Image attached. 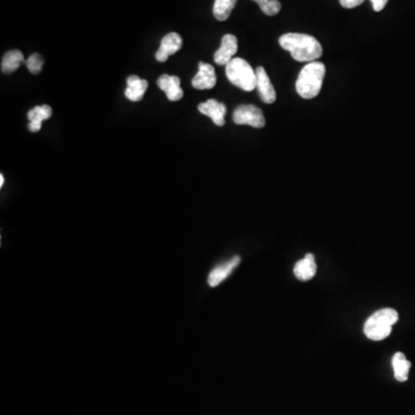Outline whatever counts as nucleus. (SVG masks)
I'll list each match as a JSON object with an SVG mask.
<instances>
[{"instance_id": "obj_21", "label": "nucleus", "mask_w": 415, "mask_h": 415, "mask_svg": "<svg viewBox=\"0 0 415 415\" xmlns=\"http://www.w3.org/2000/svg\"><path fill=\"white\" fill-rule=\"evenodd\" d=\"M365 0H339L341 6L344 8H356L363 4Z\"/></svg>"}, {"instance_id": "obj_3", "label": "nucleus", "mask_w": 415, "mask_h": 415, "mask_svg": "<svg viewBox=\"0 0 415 415\" xmlns=\"http://www.w3.org/2000/svg\"><path fill=\"white\" fill-rule=\"evenodd\" d=\"M397 310L392 308L377 310L366 321L363 331L372 341H383L390 336L392 327L397 323Z\"/></svg>"}, {"instance_id": "obj_18", "label": "nucleus", "mask_w": 415, "mask_h": 415, "mask_svg": "<svg viewBox=\"0 0 415 415\" xmlns=\"http://www.w3.org/2000/svg\"><path fill=\"white\" fill-rule=\"evenodd\" d=\"M238 0H215L214 4V17L219 21H226L232 13L233 8L236 6Z\"/></svg>"}, {"instance_id": "obj_10", "label": "nucleus", "mask_w": 415, "mask_h": 415, "mask_svg": "<svg viewBox=\"0 0 415 415\" xmlns=\"http://www.w3.org/2000/svg\"><path fill=\"white\" fill-rule=\"evenodd\" d=\"M255 72H256V88L260 99L267 104H272L276 102V99H277L276 90H274V85L271 83L265 70L263 67L260 66L257 67Z\"/></svg>"}, {"instance_id": "obj_11", "label": "nucleus", "mask_w": 415, "mask_h": 415, "mask_svg": "<svg viewBox=\"0 0 415 415\" xmlns=\"http://www.w3.org/2000/svg\"><path fill=\"white\" fill-rule=\"evenodd\" d=\"M236 51H238V39L236 36L231 34L223 36L222 45L216 51L214 57L215 63L221 66H226L233 59Z\"/></svg>"}, {"instance_id": "obj_16", "label": "nucleus", "mask_w": 415, "mask_h": 415, "mask_svg": "<svg viewBox=\"0 0 415 415\" xmlns=\"http://www.w3.org/2000/svg\"><path fill=\"white\" fill-rule=\"evenodd\" d=\"M25 61V57L21 51L19 50H12L5 53L3 59H1V72L5 74H11L17 71L20 65Z\"/></svg>"}, {"instance_id": "obj_4", "label": "nucleus", "mask_w": 415, "mask_h": 415, "mask_svg": "<svg viewBox=\"0 0 415 415\" xmlns=\"http://www.w3.org/2000/svg\"><path fill=\"white\" fill-rule=\"evenodd\" d=\"M225 73L229 81L243 92H253L256 88V72L243 58H233L226 65Z\"/></svg>"}, {"instance_id": "obj_22", "label": "nucleus", "mask_w": 415, "mask_h": 415, "mask_svg": "<svg viewBox=\"0 0 415 415\" xmlns=\"http://www.w3.org/2000/svg\"><path fill=\"white\" fill-rule=\"evenodd\" d=\"M372 4H373L374 11L381 12L387 6V1L389 0H370Z\"/></svg>"}, {"instance_id": "obj_5", "label": "nucleus", "mask_w": 415, "mask_h": 415, "mask_svg": "<svg viewBox=\"0 0 415 415\" xmlns=\"http://www.w3.org/2000/svg\"><path fill=\"white\" fill-rule=\"evenodd\" d=\"M233 121L236 125H248L254 128H263L265 118L260 108L255 105H240L233 112Z\"/></svg>"}, {"instance_id": "obj_14", "label": "nucleus", "mask_w": 415, "mask_h": 415, "mask_svg": "<svg viewBox=\"0 0 415 415\" xmlns=\"http://www.w3.org/2000/svg\"><path fill=\"white\" fill-rule=\"evenodd\" d=\"M317 265L313 254H307L303 260L298 261L294 265V274L301 282H307L316 274Z\"/></svg>"}, {"instance_id": "obj_8", "label": "nucleus", "mask_w": 415, "mask_h": 415, "mask_svg": "<svg viewBox=\"0 0 415 415\" xmlns=\"http://www.w3.org/2000/svg\"><path fill=\"white\" fill-rule=\"evenodd\" d=\"M217 78H216L215 68L212 65L205 63H199V72L192 80L194 88L199 90L212 89L216 85Z\"/></svg>"}, {"instance_id": "obj_7", "label": "nucleus", "mask_w": 415, "mask_h": 415, "mask_svg": "<svg viewBox=\"0 0 415 415\" xmlns=\"http://www.w3.org/2000/svg\"><path fill=\"white\" fill-rule=\"evenodd\" d=\"M181 46H183L181 36L176 32H170L162 39L159 51L155 54L156 60L159 63H165L170 56H172L181 49Z\"/></svg>"}, {"instance_id": "obj_12", "label": "nucleus", "mask_w": 415, "mask_h": 415, "mask_svg": "<svg viewBox=\"0 0 415 415\" xmlns=\"http://www.w3.org/2000/svg\"><path fill=\"white\" fill-rule=\"evenodd\" d=\"M180 78L176 75L163 74L157 80V85L159 89H162L165 92L166 97L171 102H176L183 97V92L180 87Z\"/></svg>"}, {"instance_id": "obj_20", "label": "nucleus", "mask_w": 415, "mask_h": 415, "mask_svg": "<svg viewBox=\"0 0 415 415\" xmlns=\"http://www.w3.org/2000/svg\"><path fill=\"white\" fill-rule=\"evenodd\" d=\"M43 63H44V59L39 53H34L29 57L28 59L26 60V66L32 74H39V72L42 71Z\"/></svg>"}, {"instance_id": "obj_13", "label": "nucleus", "mask_w": 415, "mask_h": 415, "mask_svg": "<svg viewBox=\"0 0 415 415\" xmlns=\"http://www.w3.org/2000/svg\"><path fill=\"white\" fill-rule=\"evenodd\" d=\"M148 89V81L140 79L137 75H130L127 79V88L125 96L130 102H140Z\"/></svg>"}, {"instance_id": "obj_19", "label": "nucleus", "mask_w": 415, "mask_h": 415, "mask_svg": "<svg viewBox=\"0 0 415 415\" xmlns=\"http://www.w3.org/2000/svg\"><path fill=\"white\" fill-rule=\"evenodd\" d=\"M260 6L261 11L267 17H274L279 14L282 10V4L279 0H253Z\"/></svg>"}, {"instance_id": "obj_15", "label": "nucleus", "mask_w": 415, "mask_h": 415, "mask_svg": "<svg viewBox=\"0 0 415 415\" xmlns=\"http://www.w3.org/2000/svg\"><path fill=\"white\" fill-rule=\"evenodd\" d=\"M52 116V109L49 105L35 106L28 112V128L32 133H37L42 128L43 121L50 119Z\"/></svg>"}, {"instance_id": "obj_1", "label": "nucleus", "mask_w": 415, "mask_h": 415, "mask_svg": "<svg viewBox=\"0 0 415 415\" xmlns=\"http://www.w3.org/2000/svg\"><path fill=\"white\" fill-rule=\"evenodd\" d=\"M279 45L289 51L293 59L300 63L316 61L323 54L321 43L314 36L289 32L281 36Z\"/></svg>"}, {"instance_id": "obj_17", "label": "nucleus", "mask_w": 415, "mask_h": 415, "mask_svg": "<svg viewBox=\"0 0 415 415\" xmlns=\"http://www.w3.org/2000/svg\"><path fill=\"white\" fill-rule=\"evenodd\" d=\"M411 366L412 363L406 359L404 353H396L394 358H392V367H394L396 380L399 381V382H406Z\"/></svg>"}, {"instance_id": "obj_9", "label": "nucleus", "mask_w": 415, "mask_h": 415, "mask_svg": "<svg viewBox=\"0 0 415 415\" xmlns=\"http://www.w3.org/2000/svg\"><path fill=\"white\" fill-rule=\"evenodd\" d=\"M197 109L201 113L210 117L217 126L222 127L225 125V114L227 109L224 103L219 102L216 99H208L207 102L199 104Z\"/></svg>"}, {"instance_id": "obj_23", "label": "nucleus", "mask_w": 415, "mask_h": 415, "mask_svg": "<svg viewBox=\"0 0 415 415\" xmlns=\"http://www.w3.org/2000/svg\"><path fill=\"white\" fill-rule=\"evenodd\" d=\"M3 186H4V176L1 174V176H0V187Z\"/></svg>"}, {"instance_id": "obj_2", "label": "nucleus", "mask_w": 415, "mask_h": 415, "mask_svg": "<svg viewBox=\"0 0 415 415\" xmlns=\"http://www.w3.org/2000/svg\"><path fill=\"white\" fill-rule=\"evenodd\" d=\"M325 77V66L320 61L307 63L300 72L296 80V92L303 99H313L320 94Z\"/></svg>"}, {"instance_id": "obj_6", "label": "nucleus", "mask_w": 415, "mask_h": 415, "mask_svg": "<svg viewBox=\"0 0 415 415\" xmlns=\"http://www.w3.org/2000/svg\"><path fill=\"white\" fill-rule=\"evenodd\" d=\"M240 262H241L240 256H234L231 260L227 261V262H224V263L221 264L219 267H216L215 269H212L209 276H208L207 282L209 286L210 287H216L219 284H222L225 279H229L230 274L236 270Z\"/></svg>"}]
</instances>
